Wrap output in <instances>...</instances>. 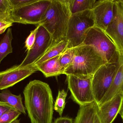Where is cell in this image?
I'll return each mask as SVG.
<instances>
[{"mask_svg":"<svg viewBox=\"0 0 123 123\" xmlns=\"http://www.w3.org/2000/svg\"><path fill=\"white\" fill-rule=\"evenodd\" d=\"M38 71L37 66L31 65L22 68L15 65L0 72V90L11 87Z\"/></svg>","mask_w":123,"mask_h":123,"instance_id":"11","label":"cell"},{"mask_svg":"<svg viewBox=\"0 0 123 123\" xmlns=\"http://www.w3.org/2000/svg\"><path fill=\"white\" fill-rule=\"evenodd\" d=\"M60 56L54 57L36 66L38 71H41L47 78L63 74L65 69L60 64Z\"/></svg>","mask_w":123,"mask_h":123,"instance_id":"15","label":"cell"},{"mask_svg":"<svg viewBox=\"0 0 123 123\" xmlns=\"http://www.w3.org/2000/svg\"><path fill=\"white\" fill-rule=\"evenodd\" d=\"M123 102V94H119L100 106L97 113L101 123H112L119 113Z\"/></svg>","mask_w":123,"mask_h":123,"instance_id":"13","label":"cell"},{"mask_svg":"<svg viewBox=\"0 0 123 123\" xmlns=\"http://www.w3.org/2000/svg\"><path fill=\"white\" fill-rule=\"evenodd\" d=\"M96 0H68L69 6L71 14L87 10H92Z\"/></svg>","mask_w":123,"mask_h":123,"instance_id":"19","label":"cell"},{"mask_svg":"<svg viewBox=\"0 0 123 123\" xmlns=\"http://www.w3.org/2000/svg\"><path fill=\"white\" fill-rule=\"evenodd\" d=\"M105 64L102 56L94 47L82 44L75 48L73 63L65 69L63 74L78 77L93 76Z\"/></svg>","mask_w":123,"mask_h":123,"instance_id":"3","label":"cell"},{"mask_svg":"<svg viewBox=\"0 0 123 123\" xmlns=\"http://www.w3.org/2000/svg\"><path fill=\"white\" fill-rule=\"evenodd\" d=\"M119 114H120L121 116V118H122L123 121V102L122 106H121V108L120 110V112H119Z\"/></svg>","mask_w":123,"mask_h":123,"instance_id":"31","label":"cell"},{"mask_svg":"<svg viewBox=\"0 0 123 123\" xmlns=\"http://www.w3.org/2000/svg\"><path fill=\"white\" fill-rule=\"evenodd\" d=\"M21 114L15 109L11 110L0 117V123H11Z\"/></svg>","mask_w":123,"mask_h":123,"instance_id":"24","label":"cell"},{"mask_svg":"<svg viewBox=\"0 0 123 123\" xmlns=\"http://www.w3.org/2000/svg\"><path fill=\"white\" fill-rule=\"evenodd\" d=\"M51 1L52 0H37L32 3L13 10L14 23L38 25Z\"/></svg>","mask_w":123,"mask_h":123,"instance_id":"8","label":"cell"},{"mask_svg":"<svg viewBox=\"0 0 123 123\" xmlns=\"http://www.w3.org/2000/svg\"><path fill=\"white\" fill-rule=\"evenodd\" d=\"M95 102L80 107L74 123H93L97 109Z\"/></svg>","mask_w":123,"mask_h":123,"instance_id":"16","label":"cell"},{"mask_svg":"<svg viewBox=\"0 0 123 123\" xmlns=\"http://www.w3.org/2000/svg\"><path fill=\"white\" fill-rule=\"evenodd\" d=\"M93 123H101L99 116L97 113V111L96 114H95V116Z\"/></svg>","mask_w":123,"mask_h":123,"instance_id":"30","label":"cell"},{"mask_svg":"<svg viewBox=\"0 0 123 123\" xmlns=\"http://www.w3.org/2000/svg\"><path fill=\"white\" fill-rule=\"evenodd\" d=\"M23 93L25 107L31 123H52L53 99L48 84L39 80L31 81Z\"/></svg>","mask_w":123,"mask_h":123,"instance_id":"1","label":"cell"},{"mask_svg":"<svg viewBox=\"0 0 123 123\" xmlns=\"http://www.w3.org/2000/svg\"><path fill=\"white\" fill-rule=\"evenodd\" d=\"M13 12L9 0H0V20L13 23Z\"/></svg>","mask_w":123,"mask_h":123,"instance_id":"21","label":"cell"},{"mask_svg":"<svg viewBox=\"0 0 123 123\" xmlns=\"http://www.w3.org/2000/svg\"><path fill=\"white\" fill-rule=\"evenodd\" d=\"M115 0L97 1L92 9L95 21V26L105 31L113 16Z\"/></svg>","mask_w":123,"mask_h":123,"instance_id":"12","label":"cell"},{"mask_svg":"<svg viewBox=\"0 0 123 123\" xmlns=\"http://www.w3.org/2000/svg\"><path fill=\"white\" fill-rule=\"evenodd\" d=\"M0 100L21 113L26 115V108L23 105L21 95H14L9 90H4L0 93Z\"/></svg>","mask_w":123,"mask_h":123,"instance_id":"18","label":"cell"},{"mask_svg":"<svg viewBox=\"0 0 123 123\" xmlns=\"http://www.w3.org/2000/svg\"><path fill=\"white\" fill-rule=\"evenodd\" d=\"M13 10L23 7L37 1V0H9Z\"/></svg>","mask_w":123,"mask_h":123,"instance_id":"25","label":"cell"},{"mask_svg":"<svg viewBox=\"0 0 123 123\" xmlns=\"http://www.w3.org/2000/svg\"><path fill=\"white\" fill-rule=\"evenodd\" d=\"M116 46L120 55L123 54V0H115L113 16L105 31Z\"/></svg>","mask_w":123,"mask_h":123,"instance_id":"10","label":"cell"},{"mask_svg":"<svg viewBox=\"0 0 123 123\" xmlns=\"http://www.w3.org/2000/svg\"><path fill=\"white\" fill-rule=\"evenodd\" d=\"M94 26V19L92 10L71 14L66 36L68 41L67 48H76L82 45L87 32Z\"/></svg>","mask_w":123,"mask_h":123,"instance_id":"4","label":"cell"},{"mask_svg":"<svg viewBox=\"0 0 123 123\" xmlns=\"http://www.w3.org/2000/svg\"><path fill=\"white\" fill-rule=\"evenodd\" d=\"M71 15L68 0H52L39 25H42L51 35L52 45L66 38Z\"/></svg>","mask_w":123,"mask_h":123,"instance_id":"2","label":"cell"},{"mask_svg":"<svg viewBox=\"0 0 123 123\" xmlns=\"http://www.w3.org/2000/svg\"><path fill=\"white\" fill-rule=\"evenodd\" d=\"M53 123H74L72 118L68 117H62L58 118L55 120Z\"/></svg>","mask_w":123,"mask_h":123,"instance_id":"29","label":"cell"},{"mask_svg":"<svg viewBox=\"0 0 123 123\" xmlns=\"http://www.w3.org/2000/svg\"><path fill=\"white\" fill-rule=\"evenodd\" d=\"M14 108L8 104L0 101V117L2 115Z\"/></svg>","mask_w":123,"mask_h":123,"instance_id":"27","label":"cell"},{"mask_svg":"<svg viewBox=\"0 0 123 123\" xmlns=\"http://www.w3.org/2000/svg\"><path fill=\"white\" fill-rule=\"evenodd\" d=\"M123 94V54L120 55V65L113 82L99 106L111 99L116 95Z\"/></svg>","mask_w":123,"mask_h":123,"instance_id":"14","label":"cell"},{"mask_svg":"<svg viewBox=\"0 0 123 123\" xmlns=\"http://www.w3.org/2000/svg\"><path fill=\"white\" fill-rule=\"evenodd\" d=\"M68 45V41L66 38L55 43L32 65L36 66L45 61L60 55L67 48Z\"/></svg>","mask_w":123,"mask_h":123,"instance_id":"17","label":"cell"},{"mask_svg":"<svg viewBox=\"0 0 123 123\" xmlns=\"http://www.w3.org/2000/svg\"><path fill=\"white\" fill-rule=\"evenodd\" d=\"M75 48H67L60 55L59 62L63 68L66 69L72 64L74 58Z\"/></svg>","mask_w":123,"mask_h":123,"instance_id":"22","label":"cell"},{"mask_svg":"<svg viewBox=\"0 0 123 123\" xmlns=\"http://www.w3.org/2000/svg\"><path fill=\"white\" fill-rule=\"evenodd\" d=\"M92 77L67 76L70 97L80 107L95 102L92 87Z\"/></svg>","mask_w":123,"mask_h":123,"instance_id":"7","label":"cell"},{"mask_svg":"<svg viewBox=\"0 0 123 123\" xmlns=\"http://www.w3.org/2000/svg\"><path fill=\"white\" fill-rule=\"evenodd\" d=\"M36 39L32 47L18 68L32 65L41 58L52 45V39L48 31L41 25H38Z\"/></svg>","mask_w":123,"mask_h":123,"instance_id":"9","label":"cell"},{"mask_svg":"<svg viewBox=\"0 0 123 123\" xmlns=\"http://www.w3.org/2000/svg\"><path fill=\"white\" fill-rule=\"evenodd\" d=\"M120 65L117 62L105 64L99 68L92 77V87L95 102L99 104L110 88Z\"/></svg>","mask_w":123,"mask_h":123,"instance_id":"6","label":"cell"},{"mask_svg":"<svg viewBox=\"0 0 123 123\" xmlns=\"http://www.w3.org/2000/svg\"><path fill=\"white\" fill-rule=\"evenodd\" d=\"M82 44L94 47L105 63L117 62L120 60V54L114 43L105 32L97 27L89 30Z\"/></svg>","mask_w":123,"mask_h":123,"instance_id":"5","label":"cell"},{"mask_svg":"<svg viewBox=\"0 0 123 123\" xmlns=\"http://www.w3.org/2000/svg\"><path fill=\"white\" fill-rule=\"evenodd\" d=\"M11 123H20V120H19L16 119L14 121Z\"/></svg>","mask_w":123,"mask_h":123,"instance_id":"32","label":"cell"},{"mask_svg":"<svg viewBox=\"0 0 123 123\" xmlns=\"http://www.w3.org/2000/svg\"><path fill=\"white\" fill-rule=\"evenodd\" d=\"M13 24L0 20V34L4 33L7 28L12 26Z\"/></svg>","mask_w":123,"mask_h":123,"instance_id":"28","label":"cell"},{"mask_svg":"<svg viewBox=\"0 0 123 123\" xmlns=\"http://www.w3.org/2000/svg\"><path fill=\"white\" fill-rule=\"evenodd\" d=\"M13 39L12 29L9 27L0 42V63L7 55L13 52L12 45Z\"/></svg>","mask_w":123,"mask_h":123,"instance_id":"20","label":"cell"},{"mask_svg":"<svg viewBox=\"0 0 123 123\" xmlns=\"http://www.w3.org/2000/svg\"><path fill=\"white\" fill-rule=\"evenodd\" d=\"M67 93L64 90L59 91L58 95L54 106L55 110L59 113L61 117L62 116L66 105V99Z\"/></svg>","mask_w":123,"mask_h":123,"instance_id":"23","label":"cell"},{"mask_svg":"<svg viewBox=\"0 0 123 123\" xmlns=\"http://www.w3.org/2000/svg\"><path fill=\"white\" fill-rule=\"evenodd\" d=\"M37 29V27L34 30L31 32V33L27 37L25 41V47L26 48V50L29 51L32 47L34 44L36 39V34Z\"/></svg>","mask_w":123,"mask_h":123,"instance_id":"26","label":"cell"}]
</instances>
